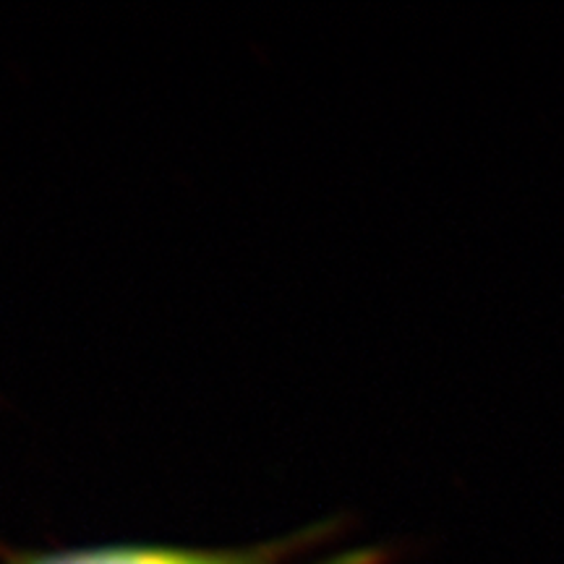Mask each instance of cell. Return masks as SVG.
Masks as SVG:
<instances>
[{
    "label": "cell",
    "instance_id": "2",
    "mask_svg": "<svg viewBox=\"0 0 564 564\" xmlns=\"http://www.w3.org/2000/svg\"><path fill=\"white\" fill-rule=\"evenodd\" d=\"M312 564H384V554L377 549H348V552H337Z\"/></svg>",
    "mask_w": 564,
    "mask_h": 564
},
{
    "label": "cell",
    "instance_id": "1",
    "mask_svg": "<svg viewBox=\"0 0 564 564\" xmlns=\"http://www.w3.org/2000/svg\"><path fill=\"white\" fill-rule=\"evenodd\" d=\"M335 535L333 523L308 525L251 546H178L118 541L63 549H13L0 544V564H291Z\"/></svg>",
    "mask_w": 564,
    "mask_h": 564
}]
</instances>
